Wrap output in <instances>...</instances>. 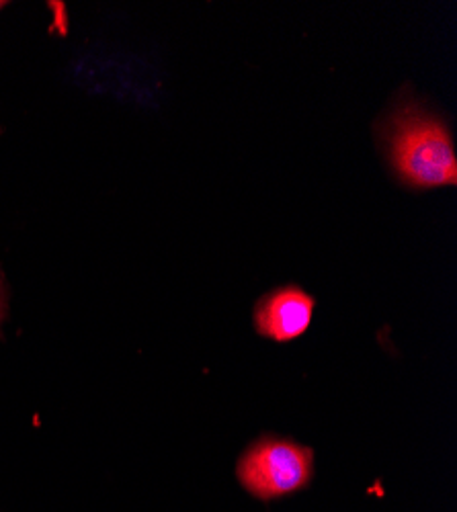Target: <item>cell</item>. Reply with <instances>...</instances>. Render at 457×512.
<instances>
[{"label":"cell","instance_id":"obj_1","mask_svg":"<svg viewBox=\"0 0 457 512\" xmlns=\"http://www.w3.org/2000/svg\"><path fill=\"white\" fill-rule=\"evenodd\" d=\"M382 142L398 181L417 191L455 187L457 156L445 119L414 99L400 103L382 123Z\"/></svg>","mask_w":457,"mask_h":512},{"label":"cell","instance_id":"obj_2","mask_svg":"<svg viewBox=\"0 0 457 512\" xmlns=\"http://www.w3.org/2000/svg\"><path fill=\"white\" fill-rule=\"evenodd\" d=\"M314 449L289 437L261 435L236 461V478L244 492L273 502L306 490L314 480Z\"/></svg>","mask_w":457,"mask_h":512},{"label":"cell","instance_id":"obj_3","mask_svg":"<svg viewBox=\"0 0 457 512\" xmlns=\"http://www.w3.org/2000/svg\"><path fill=\"white\" fill-rule=\"evenodd\" d=\"M316 300L300 285H281L267 291L253 310V324L259 336L275 343H294L302 338L314 320Z\"/></svg>","mask_w":457,"mask_h":512},{"label":"cell","instance_id":"obj_4","mask_svg":"<svg viewBox=\"0 0 457 512\" xmlns=\"http://www.w3.org/2000/svg\"><path fill=\"white\" fill-rule=\"evenodd\" d=\"M5 314H7V302H5V291H3V285H0V322L5 320Z\"/></svg>","mask_w":457,"mask_h":512},{"label":"cell","instance_id":"obj_5","mask_svg":"<svg viewBox=\"0 0 457 512\" xmlns=\"http://www.w3.org/2000/svg\"><path fill=\"white\" fill-rule=\"evenodd\" d=\"M7 7V3H3V0H0V11H3Z\"/></svg>","mask_w":457,"mask_h":512}]
</instances>
